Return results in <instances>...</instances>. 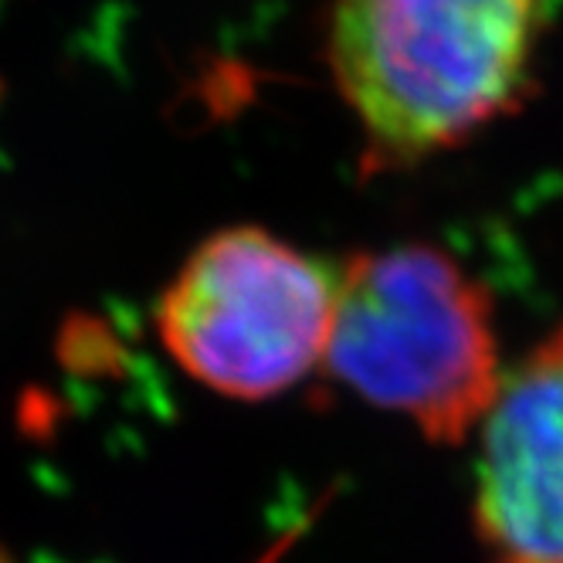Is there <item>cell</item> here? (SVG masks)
<instances>
[{"instance_id":"1","label":"cell","mask_w":563,"mask_h":563,"mask_svg":"<svg viewBox=\"0 0 563 563\" xmlns=\"http://www.w3.org/2000/svg\"><path fill=\"white\" fill-rule=\"evenodd\" d=\"M553 0H333L327 65L371 167H415L519 109Z\"/></svg>"},{"instance_id":"2","label":"cell","mask_w":563,"mask_h":563,"mask_svg":"<svg viewBox=\"0 0 563 563\" xmlns=\"http://www.w3.org/2000/svg\"><path fill=\"white\" fill-rule=\"evenodd\" d=\"M323 364L438 445L472 438L506 377L489 289L434 245L346 258Z\"/></svg>"},{"instance_id":"3","label":"cell","mask_w":563,"mask_h":563,"mask_svg":"<svg viewBox=\"0 0 563 563\" xmlns=\"http://www.w3.org/2000/svg\"><path fill=\"white\" fill-rule=\"evenodd\" d=\"M336 286L340 272L272 231L224 228L159 296L156 336L197 384L265 400L323 364Z\"/></svg>"},{"instance_id":"4","label":"cell","mask_w":563,"mask_h":563,"mask_svg":"<svg viewBox=\"0 0 563 563\" xmlns=\"http://www.w3.org/2000/svg\"><path fill=\"white\" fill-rule=\"evenodd\" d=\"M475 533L489 563H563V323L512 371L482 418Z\"/></svg>"}]
</instances>
